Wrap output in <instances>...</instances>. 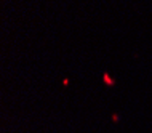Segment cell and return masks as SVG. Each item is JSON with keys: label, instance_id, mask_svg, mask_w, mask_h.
<instances>
[{"label": "cell", "instance_id": "6da1fadb", "mask_svg": "<svg viewBox=\"0 0 152 133\" xmlns=\"http://www.w3.org/2000/svg\"><path fill=\"white\" fill-rule=\"evenodd\" d=\"M102 80H104L107 85H114V84H115V80H114V79L109 76V74H104V76H102Z\"/></svg>", "mask_w": 152, "mask_h": 133}]
</instances>
